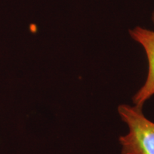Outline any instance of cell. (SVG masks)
<instances>
[{"label": "cell", "mask_w": 154, "mask_h": 154, "mask_svg": "<svg viewBox=\"0 0 154 154\" xmlns=\"http://www.w3.org/2000/svg\"><path fill=\"white\" fill-rule=\"evenodd\" d=\"M118 112L129 129L119 138L121 154H154V122L146 118L142 108L121 104Z\"/></svg>", "instance_id": "obj_1"}, {"label": "cell", "mask_w": 154, "mask_h": 154, "mask_svg": "<svg viewBox=\"0 0 154 154\" xmlns=\"http://www.w3.org/2000/svg\"><path fill=\"white\" fill-rule=\"evenodd\" d=\"M129 34L142 46L148 59L149 70L146 82L133 97L134 105L143 108L146 101L154 95V31L138 26L131 29Z\"/></svg>", "instance_id": "obj_2"}, {"label": "cell", "mask_w": 154, "mask_h": 154, "mask_svg": "<svg viewBox=\"0 0 154 154\" xmlns=\"http://www.w3.org/2000/svg\"><path fill=\"white\" fill-rule=\"evenodd\" d=\"M151 20L152 22H153V24H154V11L152 12V14H151Z\"/></svg>", "instance_id": "obj_3"}]
</instances>
